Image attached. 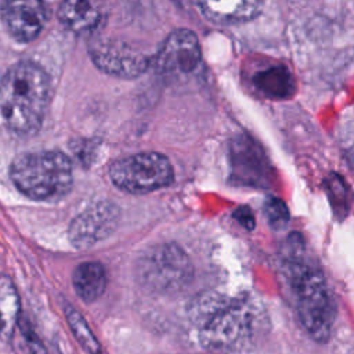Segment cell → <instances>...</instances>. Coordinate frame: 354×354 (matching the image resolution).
Instances as JSON below:
<instances>
[{
  "label": "cell",
  "mask_w": 354,
  "mask_h": 354,
  "mask_svg": "<svg viewBox=\"0 0 354 354\" xmlns=\"http://www.w3.org/2000/svg\"><path fill=\"white\" fill-rule=\"evenodd\" d=\"M192 317L199 343L216 351H243L253 344L260 326V314L245 296L207 295L195 303Z\"/></svg>",
  "instance_id": "1"
},
{
  "label": "cell",
  "mask_w": 354,
  "mask_h": 354,
  "mask_svg": "<svg viewBox=\"0 0 354 354\" xmlns=\"http://www.w3.org/2000/svg\"><path fill=\"white\" fill-rule=\"evenodd\" d=\"M51 94L47 72L32 61L11 65L0 77V115L18 136L35 134L44 120Z\"/></svg>",
  "instance_id": "2"
},
{
  "label": "cell",
  "mask_w": 354,
  "mask_h": 354,
  "mask_svg": "<svg viewBox=\"0 0 354 354\" xmlns=\"http://www.w3.org/2000/svg\"><path fill=\"white\" fill-rule=\"evenodd\" d=\"M288 281L300 324L315 342H328L335 308L321 270L307 260L295 259L288 266Z\"/></svg>",
  "instance_id": "3"
},
{
  "label": "cell",
  "mask_w": 354,
  "mask_h": 354,
  "mask_svg": "<svg viewBox=\"0 0 354 354\" xmlns=\"http://www.w3.org/2000/svg\"><path fill=\"white\" fill-rule=\"evenodd\" d=\"M10 178L21 194L33 201H57L72 188V163L59 151L25 152L11 162Z\"/></svg>",
  "instance_id": "4"
},
{
  "label": "cell",
  "mask_w": 354,
  "mask_h": 354,
  "mask_svg": "<svg viewBox=\"0 0 354 354\" xmlns=\"http://www.w3.org/2000/svg\"><path fill=\"white\" fill-rule=\"evenodd\" d=\"M136 275L142 286L158 293L177 292L192 277L187 253L174 243H160L147 249L137 260Z\"/></svg>",
  "instance_id": "5"
},
{
  "label": "cell",
  "mask_w": 354,
  "mask_h": 354,
  "mask_svg": "<svg viewBox=\"0 0 354 354\" xmlns=\"http://www.w3.org/2000/svg\"><path fill=\"white\" fill-rule=\"evenodd\" d=\"M113 185L129 194H148L173 183L170 160L158 152H141L118 159L109 167Z\"/></svg>",
  "instance_id": "6"
},
{
  "label": "cell",
  "mask_w": 354,
  "mask_h": 354,
  "mask_svg": "<svg viewBox=\"0 0 354 354\" xmlns=\"http://www.w3.org/2000/svg\"><path fill=\"white\" fill-rule=\"evenodd\" d=\"M88 54L100 71L124 79L142 75L152 61V57L142 48L119 39L93 40L88 46Z\"/></svg>",
  "instance_id": "7"
},
{
  "label": "cell",
  "mask_w": 354,
  "mask_h": 354,
  "mask_svg": "<svg viewBox=\"0 0 354 354\" xmlns=\"http://www.w3.org/2000/svg\"><path fill=\"white\" fill-rule=\"evenodd\" d=\"M201 61L202 53L196 35L188 29H177L152 57L151 66L165 76H181L194 73Z\"/></svg>",
  "instance_id": "8"
},
{
  "label": "cell",
  "mask_w": 354,
  "mask_h": 354,
  "mask_svg": "<svg viewBox=\"0 0 354 354\" xmlns=\"http://www.w3.org/2000/svg\"><path fill=\"white\" fill-rule=\"evenodd\" d=\"M119 207L109 201H100L76 216L68 230L75 248L86 249L108 238L119 223Z\"/></svg>",
  "instance_id": "9"
},
{
  "label": "cell",
  "mask_w": 354,
  "mask_h": 354,
  "mask_svg": "<svg viewBox=\"0 0 354 354\" xmlns=\"http://www.w3.org/2000/svg\"><path fill=\"white\" fill-rule=\"evenodd\" d=\"M0 18L8 35L19 43L39 37L48 18L44 3L36 0H10L0 4Z\"/></svg>",
  "instance_id": "10"
},
{
  "label": "cell",
  "mask_w": 354,
  "mask_h": 354,
  "mask_svg": "<svg viewBox=\"0 0 354 354\" xmlns=\"http://www.w3.org/2000/svg\"><path fill=\"white\" fill-rule=\"evenodd\" d=\"M196 7L206 19L220 25H230V24H239V22L253 19L260 14L263 8V3L256 0H249V1L209 0V1L196 3Z\"/></svg>",
  "instance_id": "11"
},
{
  "label": "cell",
  "mask_w": 354,
  "mask_h": 354,
  "mask_svg": "<svg viewBox=\"0 0 354 354\" xmlns=\"http://www.w3.org/2000/svg\"><path fill=\"white\" fill-rule=\"evenodd\" d=\"M61 24L75 33H88L97 29L102 21V10L94 1H62L58 7Z\"/></svg>",
  "instance_id": "12"
},
{
  "label": "cell",
  "mask_w": 354,
  "mask_h": 354,
  "mask_svg": "<svg viewBox=\"0 0 354 354\" xmlns=\"http://www.w3.org/2000/svg\"><path fill=\"white\" fill-rule=\"evenodd\" d=\"M76 295L84 303H93L102 296L108 285L106 270L101 263L84 261L76 266L72 274Z\"/></svg>",
  "instance_id": "13"
},
{
  "label": "cell",
  "mask_w": 354,
  "mask_h": 354,
  "mask_svg": "<svg viewBox=\"0 0 354 354\" xmlns=\"http://www.w3.org/2000/svg\"><path fill=\"white\" fill-rule=\"evenodd\" d=\"M21 301L17 288L8 275H0V339L10 342L19 322Z\"/></svg>",
  "instance_id": "14"
},
{
  "label": "cell",
  "mask_w": 354,
  "mask_h": 354,
  "mask_svg": "<svg viewBox=\"0 0 354 354\" xmlns=\"http://www.w3.org/2000/svg\"><path fill=\"white\" fill-rule=\"evenodd\" d=\"M65 318L76 342L87 354H101V344L88 326L84 317L72 306L65 307Z\"/></svg>",
  "instance_id": "15"
},
{
  "label": "cell",
  "mask_w": 354,
  "mask_h": 354,
  "mask_svg": "<svg viewBox=\"0 0 354 354\" xmlns=\"http://www.w3.org/2000/svg\"><path fill=\"white\" fill-rule=\"evenodd\" d=\"M256 80L259 87L272 97H285L288 95V90L292 88L290 76L283 68L264 71L256 77Z\"/></svg>",
  "instance_id": "16"
},
{
  "label": "cell",
  "mask_w": 354,
  "mask_h": 354,
  "mask_svg": "<svg viewBox=\"0 0 354 354\" xmlns=\"http://www.w3.org/2000/svg\"><path fill=\"white\" fill-rule=\"evenodd\" d=\"M264 214L274 230H282L289 221V212L286 205L278 198H270L264 203Z\"/></svg>",
  "instance_id": "17"
},
{
  "label": "cell",
  "mask_w": 354,
  "mask_h": 354,
  "mask_svg": "<svg viewBox=\"0 0 354 354\" xmlns=\"http://www.w3.org/2000/svg\"><path fill=\"white\" fill-rule=\"evenodd\" d=\"M18 326L21 329V333L24 336V340L30 354H48L44 343L40 340V337L37 336V333L26 319H22V321L19 319Z\"/></svg>",
  "instance_id": "18"
},
{
  "label": "cell",
  "mask_w": 354,
  "mask_h": 354,
  "mask_svg": "<svg viewBox=\"0 0 354 354\" xmlns=\"http://www.w3.org/2000/svg\"><path fill=\"white\" fill-rule=\"evenodd\" d=\"M235 217L248 230H252L254 227V218H253L252 213L249 212V209H239V212L235 214Z\"/></svg>",
  "instance_id": "19"
}]
</instances>
